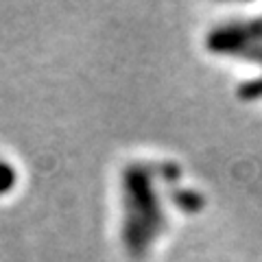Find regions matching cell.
<instances>
[{
  "label": "cell",
  "mask_w": 262,
  "mask_h": 262,
  "mask_svg": "<svg viewBox=\"0 0 262 262\" xmlns=\"http://www.w3.org/2000/svg\"><path fill=\"white\" fill-rule=\"evenodd\" d=\"M122 199H125V223L122 236L125 247L134 256L151 247L155 236H160L164 214L153 188V173L142 164H134L122 173Z\"/></svg>",
  "instance_id": "obj_1"
},
{
  "label": "cell",
  "mask_w": 262,
  "mask_h": 262,
  "mask_svg": "<svg viewBox=\"0 0 262 262\" xmlns=\"http://www.w3.org/2000/svg\"><path fill=\"white\" fill-rule=\"evenodd\" d=\"M258 39H262V22L225 24L208 37V48L223 55H249Z\"/></svg>",
  "instance_id": "obj_2"
},
{
  "label": "cell",
  "mask_w": 262,
  "mask_h": 262,
  "mask_svg": "<svg viewBox=\"0 0 262 262\" xmlns=\"http://www.w3.org/2000/svg\"><path fill=\"white\" fill-rule=\"evenodd\" d=\"M15 182H18V175H15V168L9 162L0 160V194H7L13 190Z\"/></svg>",
  "instance_id": "obj_3"
}]
</instances>
